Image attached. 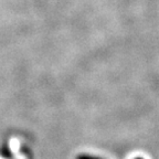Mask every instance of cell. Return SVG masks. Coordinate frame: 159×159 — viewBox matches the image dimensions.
I'll return each instance as SVG.
<instances>
[{
	"instance_id": "6da1fadb",
	"label": "cell",
	"mask_w": 159,
	"mask_h": 159,
	"mask_svg": "<svg viewBox=\"0 0 159 159\" xmlns=\"http://www.w3.org/2000/svg\"><path fill=\"white\" fill-rule=\"evenodd\" d=\"M75 159H103V158L93 156V155H89V154H81V155H79V156H76Z\"/></svg>"
},
{
	"instance_id": "7a4b0ae2",
	"label": "cell",
	"mask_w": 159,
	"mask_h": 159,
	"mask_svg": "<svg viewBox=\"0 0 159 159\" xmlns=\"http://www.w3.org/2000/svg\"><path fill=\"white\" fill-rule=\"evenodd\" d=\"M136 159H143V158H136Z\"/></svg>"
}]
</instances>
